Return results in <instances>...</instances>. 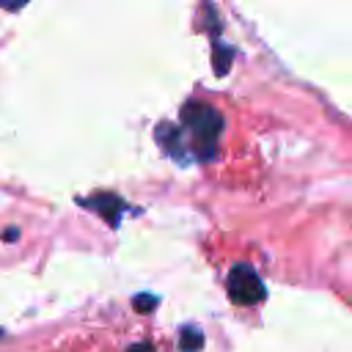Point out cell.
Masks as SVG:
<instances>
[{"label": "cell", "instance_id": "7a4b0ae2", "mask_svg": "<svg viewBox=\"0 0 352 352\" xmlns=\"http://www.w3.org/2000/svg\"><path fill=\"white\" fill-rule=\"evenodd\" d=\"M228 297L236 305H256L264 300V283L248 264H236L228 272Z\"/></svg>", "mask_w": 352, "mask_h": 352}, {"label": "cell", "instance_id": "277c9868", "mask_svg": "<svg viewBox=\"0 0 352 352\" xmlns=\"http://www.w3.org/2000/svg\"><path fill=\"white\" fill-rule=\"evenodd\" d=\"M157 140L165 146L168 154H173V157H182V154H184L182 132H179L176 126H170V124H160V126H157Z\"/></svg>", "mask_w": 352, "mask_h": 352}, {"label": "cell", "instance_id": "52a82bcc", "mask_svg": "<svg viewBox=\"0 0 352 352\" xmlns=\"http://www.w3.org/2000/svg\"><path fill=\"white\" fill-rule=\"evenodd\" d=\"M25 3H28V0H0V6L8 8V11H19Z\"/></svg>", "mask_w": 352, "mask_h": 352}, {"label": "cell", "instance_id": "8992f818", "mask_svg": "<svg viewBox=\"0 0 352 352\" xmlns=\"http://www.w3.org/2000/svg\"><path fill=\"white\" fill-rule=\"evenodd\" d=\"M151 305H157V297H151V294L135 297V308H138V311H151Z\"/></svg>", "mask_w": 352, "mask_h": 352}, {"label": "cell", "instance_id": "6da1fadb", "mask_svg": "<svg viewBox=\"0 0 352 352\" xmlns=\"http://www.w3.org/2000/svg\"><path fill=\"white\" fill-rule=\"evenodd\" d=\"M182 124L184 129L190 132V148L206 160L214 154V143L220 138V129H223V118L214 107L204 104V102H187L182 107Z\"/></svg>", "mask_w": 352, "mask_h": 352}, {"label": "cell", "instance_id": "ba28073f", "mask_svg": "<svg viewBox=\"0 0 352 352\" xmlns=\"http://www.w3.org/2000/svg\"><path fill=\"white\" fill-rule=\"evenodd\" d=\"M126 352H154V349H151L148 344H132V346H129Z\"/></svg>", "mask_w": 352, "mask_h": 352}, {"label": "cell", "instance_id": "3957f363", "mask_svg": "<svg viewBox=\"0 0 352 352\" xmlns=\"http://www.w3.org/2000/svg\"><path fill=\"white\" fill-rule=\"evenodd\" d=\"M82 206H88V209H94V212H102L104 217H107V223L110 226H116L118 223V212H121V198H116V195H110V192H102V195H91V198H82L80 201Z\"/></svg>", "mask_w": 352, "mask_h": 352}, {"label": "cell", "instance_id": "9c48e42d", "mask_svg": "<svg viewBox=\"0 0 352 352\" xmlns=\"http://www.w3.org/2000/svg\"><path fill=\"white\" fill-rule=\"evenodd\" d=\"M16 234H19L16 228H11V231H3V239H16Z\"/></svg>", "mask_w": 352, "mask_h": 352}, {"label": "cell", "instance_id": "5b68a950", "mask_svg": "<svg viewBox=\"0 0 352 352\" xmlns=\"http://www.w3.org/2000/svg\"><path fill=\"white\" fill-rule=\"evenodd\" d=\"M204 346V336L198 327H184L179 336V349L182 352H198Z\"/></svg>", "mask_w": 352, "mask_h": 352}]
</instances>
